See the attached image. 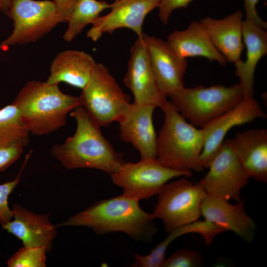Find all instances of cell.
Here are the masks:
<instances>
[{"mask_svg":"<svg viewBox=\"0 0 267 267\" xmlns=\"http://www.w3.org/2000/svg\"><path fill=\"white\" fill-rule=\"evenodd\" d=\"M201 254L197 251L182 248L177 250L162 262L161 267H197L203 264Z\"/></svg>","mask_w":267,"mask_h":267,"instance_id":"obj_27","label":"cell"},{"mask_svg":"<svg viewBox=\"0 0 267 267\" xmlns=\"http://www.w3.org/2000/svg\"><path fill=\"white\" fill-rule=\"evenodd\" d=\"M24 147L21 144L0 147V172L14 163L23 152Z\"/></svg>","mask_w":267,"mask_h":267,"instance_id":"obj_29","label":"cell"},{"mask_svg":"<svg viewBox=\"0 0 267 267\" xmlns=\"http://www.w3.org/2000/svg\"><path fill=\"white\" fill-rule=\"evenodd\" d=\"M142 37L158 86L166 97H170L184 87L187 60L178 55L167 41L144 33Z\"/></svg>","mask_w":267,"mask_h":267,"instance_id":"obj_14","label":"cell"},{"mask_svg":"<svg viewBox=\"0 0 267 267\" xmlns=\"http://www.w3.org/2000/svg\"><path fill=\"white\" fill-rule=\"evenodd\" d=\"M187 177L167 183L158 194L153 218L161 220L165 230L173 229L199 219L207 193L199 182L192 183Z\"/></svg>","mask_w":267,"mask_h":267,"instance_id":"obj_8","label":"cell"},{"mask_svg":"<svg viewBox=\"0 0 267 267\" xmlns=\"http://www.w3.org/2000/svg\"><path fill=\"white\" fill-rule=\"evenodd\" d=\"M96 63L83 51L67 50L59 53L53 59L46 82H63L83 89L89 81Z\"/></svg>","mask_w":267,"mask_h":267,"instance_id":"obj_21","label":"cell"},{"mask_svg":"<svg viewBox=\"0 0 267 267\" xmlns=\"http://www.w3.org/2000/svg\"><path fill=\"white\" fill-rule=\"evenodd\" d=\"M29 134L14 104L11 103L0 109V147L16 144L25 147L29 142Z\"/></svg>","mask_w":267,"mask_h":267,"instance_id":"obj_24","label":"cell"},{"mask_svg":"<svg viewBox=\"0 0 267 267\" xmlns=\"http://www.w3.org/2000/svg\"><path fill=\"white\" fill-rule=\"evenodd\" d=\"M79 97L81 105L100 127L118 122L130 105V99L107 68L96 63Z\"/></svg>","mask_w":267,"mask_h":267,"instance_id":"obj_6","label":"cell"},{"mask_svg":"<svg viewBox=\"0 0 267 267\" xmlns=\"http://www.w3.org/2000/svg\"><path fill=\"white\" fill-rule=\"evenodd\" d=\"M6 14L13 21V29L0 43V50L36 42L64 22L53 0H11Z\"/></svg>","mask_w":267,"mask_h":267,"instance_id":"obj_7","label":"cell"},{"mask_svg":"<svg viewBox=\"0 0 267 267\" xmlns=\"http://www.w3.org/2000/svg\"><path fill=\"white\" fill-rule=\"evenodd\" d=\"M110 8L106 1L97 0H79L73 8L68 20V26L63 39L71 42L88 24H92L105 9Z\"/></svg>","mask_w":267,"mask_h":267,"instance_id":"obj_25","label":"cell"},{"mask_svg":"<svg viewBox=\"0 0 267 267\" xmlns=\"http://www.w3.org/2000/svg\"><path fill=\"white\" fill-rule=\"evenodd\" d=\"M223 227L206 220H197L179 226L169 232L168 236L159 242L147 255L149 262L153 265L161 264L165 258L166 250L176 239L186 234H199L205 243L210 245L218 234L226 231Z\"/></svg>","mask_w":267,"mask_h":267,"instance_id":"obj_23","label":"cell"},{"mask_svg":"<svg viewBox=\"0 0 267 267\" xmlns=\"http://www.w3.org/2000/svg\"><path fill=\"white\" fill-rule=\"evenodd\" d=\"M266 117L254 97L243 98L232 108L202 127L204 143L200 160L202 167L208 168L219 153L226 134L232 128Z\"/></svg>","mask_w":267,"mask_h":267,"instance_id":"obj_11","label":"cell"},{"mask_svg":"<svg viewBox=\"0 0 267 267\" xmlns=\"http://www.w3.org/2000/svg\"><path fill=\"white\" fill-rule=\"evenodd\" d=\"M29 156H26L19 173L14 179L0 184V223L1 225L10 222L12 218V210L8 205V197L19 182L21 175Z\"/></svg>","mask_w":267,"mask_h":267,"instance_id":"obj_28","label":"cell"},{"mask_svg":"<svg viewBox=\"0 0 267 267\" xmlns=\"http://www.w3.org/2000/svg\"><path fill=\"white\" fill-rule=\"evenodd\" d=\"M11 103L18 109L29 133L39 136L64 126L68 114L81 105L79 97L62 92L58 84L38 81L27 82Z\"/></svg>","mask_w":267,"mask_h":267,"instance_id":"obj_3","label":"cell"},{"mask_svg":"<svg viewBox=\"0 0 267 267\" xmlns=\"http://www.w3.org/2000/svg\"><path fill=\"white\" fill-rule=\"evenodd\" d=\"M172 49L180 57L200 56L225 65L227 60L217 49L200 21H192L183 30L175 31L167 38Z\"/></svg>","mask_w":267,"mask_h":267,"instance_id":"obj_22","label":"cell"},{"mask_svg":"<svg viewBox=\"0 0 267 267\" xmlns=\"http://www.w3.org/2000/svg\"><path fill=\"white\" fill-rule=\"evenodd\" d=\"M245 200L232 204L227 200L207 194L201 208L204 220L231 230L245 242L254 238L256 224L244 208Z\"/></svg>","mask_w":267,"mask_h":267,"instance_id":"obj_17","label":"cell"},{"mask_svg":"<svg viewBox=\"0 0 267 267\" xmlns=\"http://www.w3.org/2000/svg\"><path fill=\"white\" fill-rule=\"evenodd\" d=\"M160 108L164 121L157 136V159L174 170L203 171L200 156L204 137L201 128L187 122L171 101L166 99Z\"/></svg>","mask_w":267,"mask_h":267,"instance_id":"obj_4","label":"cell"},{"mask_svg":"<svg viewBox=\"0 0 267 267\" xmlns=\"http://www.w3.org/2000/svg\"><path fill=\"white\" fill-rule=\"evenodd\" d=\"M193 0H160L159 8V17L160 21L166 25L173 12L179 8L186 7Z\"/></svg>","mask_w":267,"mask_h":267,"instance_id":"obj_30","label":"cell"},{"mask_svg":"<svg viewBox=\"0 0 267 267\" xmlns=\"http://www.w3.org/2000/svg\"><path fill=\"white\" fill-rule=\"evenodd\" d=\"M160 0H115L110 12L98 17L87 36L95 42L104 34H111L120 28H128L138 38L142 37V26L147 15L158 7Z\"/></svg>","mask_w":267,"mask_h":267,"instance_id":"obj_13","label":"cell"},{"mask_svg":"<svg viewBox=\"0 0 267 267\" xmlns=\"http://www.w3.org/2000/svg\"><path fill=\"white\" fill-rule=\"evenodd\" d=\"M46 252L45 247L23 246L8 259L7 265L8 267H45Z\"/></svg>","mask_w":267,"mask_h":267,"instance_id":"obj_26","label":"cell"},{"mask_svg":"<svg viewBox=\"0 0 267 267\" xmlns=\"http://www.w3.org/2000/svg\"><path fill=\"white\" fill-rule=\"evenodd\" d=\"M243 97L239 83L229 87H183L170 96L171 101L186 120L201 128L232 108Z\"/></svg>","mask_w":267,"mask_h":267,"instance_id":"obj_5","label":"cell"},{"mask_svg":"<svg viewBox=\"0 0 267 267\" xmlns=\"http://www.w3.org/2000/svg\"><path fill=\"white\" fill-rule=\"evenodd\" d=\"M243 17V12L238 10L222 19L206 17L199 21L215 47L227 62L235 63L240 60L244 45Z\"/></svg>","mask_w":267,"mask_h":267,"instance_id":"obj_18","label":"cell"},{"mask_svg":"<svg viewBox=\"0 0 267 267\" xmlns=\"http://www.w3.org/2000/svg\"><path fill=\"white\" fill-rule=\"evenodd\" d=\"M155 108L131 103L118 122L121 139L137 150L141 159H157V136L153 122Z\"/></svg>","mask_w":267,"mask_h":267,"instance_id":"obj_15","label":"cell"},{"mask_svg":"<svg viewBox=\"0 0 267 267\" xmlns=\"http://www.w3.org/2000/svg\"><path fill=\"white\" fill-rule=\"evenodd\" d=\"M192 172L167 167L157 159H141L126 162L111 176L112 182L123 190V194L139 201L158 194L168 182L175 178L189 177Z\"/></svg>","mask_w":267,"mask_h":267,"instance_id":"obj_9","label":"cell"},{"mask_svg":"<svg viewBox=\"0 0 267 267\" xmlns=\"http://www.w3.org/2000/svg\"><path fill=\"white\" fill-rule=\"evenodd\" d=\"M70 115L76 121V131L63 143L52 146V156L68 170L93 169L110 176L117 172L125 161L103 136L100 127L81 105Z\"/></svg>","mask_w":267,"mask_h":267,"instance_id":"obj_1","label":"cell"},{"mask_svg":"<svg viewBox=\"0 0 267 267\" xmlns=\"http://www.w3.org/2000/svg\"><path fill=\"white\" fill-rule=\"evenodd\" d=\"M208 168V173L199 182L207 194L227 201H241V191L250 177L235 153L230 139L224 140Z\"/></svg>","mask_w":267,"mask_h":267,"instance_id":"obj_10","label":"cell"},{"mask_svg":"<svg viewBox=\"0 0 267 267\" xmlns=\"http://www.w3.org/2000/svg\"><path fill=\"white\" fill-rule=\"evenodd\" d=\"M243 43L246 48V58L234 63L235 75L240 79L243 98L253 97L254 75L260 60L267 53V32L258 24L247 19L242 23Z\"/></svg>","mask_w":267,"mask_h":267,"instance_id":"obj_19","label":"cell"},{"mask_svg":"<svg viewBox=\"0 0 267 267\" xmlns=\"http://www.w3.org/2000/svg\"><path fill=\"white\" fill-rule=\"evenodd\" d=\"M1 6L0 10L4 13L6 14L11 0H0Z\"/></svg>","mask_w":267,"mask_h":267,"instance_id":"obj_33","label":"cell"},{"mask_svg":"<svg viewBox=\"0 0 267 267\" xmlns=\"http://www.w3.org/2000/svg\"><path fill=\"white\" fill-rule=\"evenodd\" d=\"M11 210L14 220L1 225L2 228L21 240L23 246L45 247L49 252L57 233L49 214H35L17 204L13 205Z\"/></svg>","mask_w":267,"mask_h":267,"instance_id":"obj_16","label":"cell"},{"mask_svg":"<svg viewBox=\"0 0 267 267\" xmlns=\"http://www.w3.org/2000/svg\"><path fill=\"white\" fill-rule=\"evenodd\" d=\"M124 83L132 92L134 104L160 107L167 99L158 86L143 37L137 38L130 49Z\"/></svg>","mask_w":267,"mask_h":267,"instance_id":"obj_12","label":"cell"},{"mask_svg":"<svg viewBox=\"0 0 267 267\" xmlns=\"http://www.w3.org/2000/svg\"><path fill=\"white\" fill-rule=\"evenodd\" d=\"M243 168L256 180L267 181V130H248L230 139Z\"/></svg>","mask_w":267,"mask_h":267,"instance_id":"obj_20","label":"cell"},{"mask_svg":"<svg viewBox=\"0 0 267 267\" xmlns=\"http://www.w3.org/2000/svg\"><path fill=\"white\" fill-rule=\"evenodd\" d=\"M154 220L138 201L123 194L97 201L59 225L87 226L99 235L122 232L134 240L149 241L157 231Z\"/></svg>","mask_w":267,"mask_h":267,"instance_id":"obj_2","label":"cell"},{"mask_svg":"<svg viewBox=\"0 0 267 267\" xmlns=\"http://www.w3.org/2000/svg\"><path fill=\"white\" fill-rule=\"evenodd\" d=\"M259 0H244L245 19L252 21L267 29V23L259 16L256 5Z\"/></svg>","mask_w":267,"mask_h":267,"instance_id":"obj_31","label":"cell"},{"mask_svg":"<svg viewBox=\"0 0 267 267\" xmlns=\"http://www.w3.org/2000/svg\"><path fill=\"white\" fill-rule=\"evenodd\" d=\"M79 0H54L56 7L64 22L69 16Z\"/></svg>","mask_w":267,"mask_h":267,"instance_id":"obj_32","label":"cell"},{"mask_svg":"<svg viewBox=\"0 0 267 267\" xmlns=\"http://www.w3.org/2000/svg\"><path fill=\"white\" fill-rule=\"evenodd\" d=\"M1 3L0 0V8H1Z\"/></svg>","mask_w":267,"mask_h":267,"instance_id":"obj_34","label":"cell"}]
</instances>
